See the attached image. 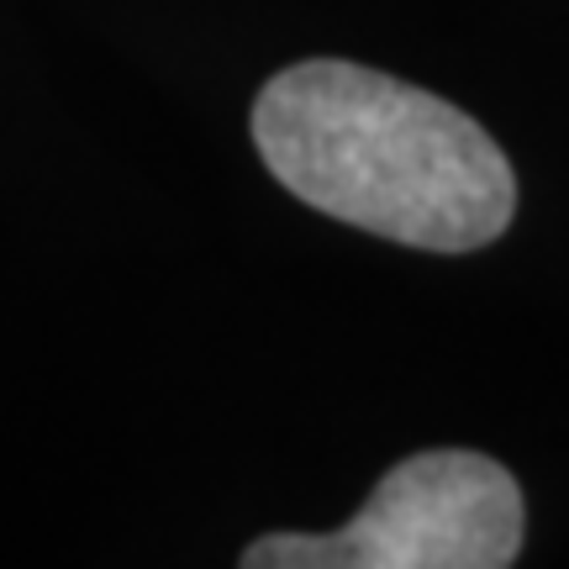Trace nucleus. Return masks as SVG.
I'll use <instances>...</instances> for the list:
<instances>
[{"mask_svg": "<svg viewBox=\"0 0 569 569\" xmlns=\"http://www.w3.org/2000/svg\"><path fill=\"white\" fill-rule=\"evenodd\" d=\"M253 148L296 201L427 253H475L517 211V174L486 127L348 59L280 69L253 101Z\"/></svg>", "mask_w": 569, "mask_h": 569, "instance_id": "nucleus-1", "label": "nucleus"}, {"mask_svg": "<svg viewBox=\"0 0 569 569\" xmlns=\"http://www.w3.org/2000/svg\"><path fill=\"white\" fill-rule=\"evenodd\" d=\"M522 486L469 448L411 453L338 532H269L248 569H507L522 553Z\"/></svg>", "mask_w": 569, "mask_h": 569, "instance_id": "nucleus-2", "label": "nucleus"}]
</instances>
